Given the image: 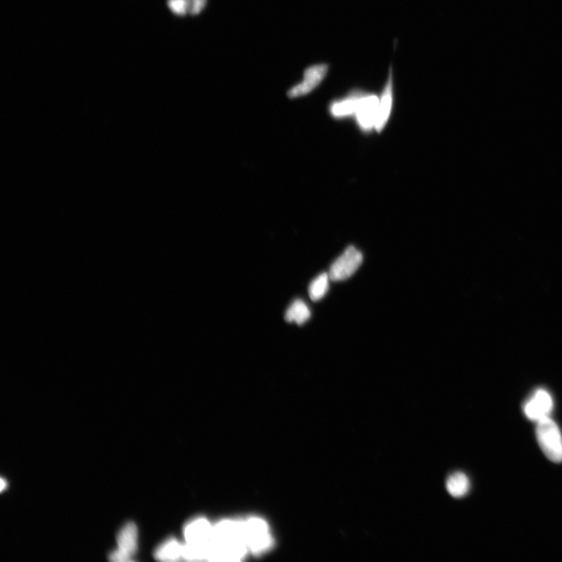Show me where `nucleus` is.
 I'll return each instance as SVG.
<instances>
[{"mask_svg": "<svg viewBox=\"0 0 562 562\" xmlns=\"http://www.w3.org/2000/svg\"><path fill=\"white\" fill-rule=\"evenodd\" d=\"M118 549L132 557L138 550V528L135 523H127L118 535Z\"/></svg>", "mask_w": 562, "mask_h": 562, "instance_id": "nucleus-11", "label": "nucleus"}, {"mask_svg": "<svg viewBox=\"0 0 562 562\" xmlns=\"http://www.w3.org/2000/svg\"><path fill=\"white\" fill-rule=\"evenodd\" d=\"M446 488L452 497H463L468 494L470 488L469 478L463 472H456L447 481Z\"/></svg>", "mask_w": 562, "mask_h": 562, "instance_id": "nucleus-13", "label": "nucleus"}, {"mask_svg": "<svg viewBox=\"0 0 562 562\" xmlns=\"http://www.w3.org/2000/svg\"><path fill=\"white\" fill-rule=\"evenodd\" d=\"M132 557L129 556V554L121 552L119 549H116V550L112 552L110 554H109V559L111 561L115 562H127L132 561Z\"/></svg>", "mask_w": 562, "mask_h": 562, "instance_id": "nucleus-18", "label": "nucleus"}, {"mask_svg": "<svg viewBox=\"0 0 562 562\" xmlns=\"http://www.w3.org/2000/svg\"><path fill=\"white\" fill-rule=\"evenodd\" d=\"M168 4L175 15L184 16L189 14L190 0H168Z\"/></svg>", "mask_w": 562, "mask_h": 562, "instance_id": "nucleus-16", "label": "nucleus"}, {"mask_svg": "<svg viewBox=\"0 0 562 562\" xmlns=\"http://www.w3.org/2000/svg\"><path fill=\"white\" fill-rule=\"evenodd\" d=\"M393 70L390 67L388 78L380 97L375 131L380 133L385 129L392 112L394 103Z\"/></svg>", "mask_w": 562, "mask_h": 562, "instance_id": "nucleus-9", "label": "nucleus"}, {"mask_svg": "<svg viewBox=\"0 0 562 562\" xmlns=\"http://www.w3.org/2000/svg\"><path fill=\"white\" fill-rule=\"evenodd\" d=\"M213 541L221 545H246L243 523L242 521L233 520L220 522L214 528Z\"/></svg>", "mask_w": 562, "mask_h": 562, "instance_id": "nucleus-5", "label": "nucleus"}, {"mask_svg": "<svg viewBox=\"0 0 562 562\" xmlns=\"http://www.w3.org/2000/svg\"><path fill=\"white\" fill-rule=\"evenodd\" d=\"M536 438L543 452L555 463L562 462V436L554 421L547 417L538 421Z\"/></svg>", "mask_w": 562, "mask_h": 562, "instance_id": "nucleus-1", "label": "nucleus"}, {"mask_svg": "<svg viewBox=\"0 0 562 562\" xmlns=\"http://www.w3.org/2000/svg\"><path fill=\"white\" fill-rule=\"evenodd\" d=\"M214 528L205 519L190 522L184 529L186 544L210 547L214 540Z\"/></svg>", "mask_w": 562, "mask_h": 562, "instance_id": "nucleus-8", "label": "nucleus"}, {"mask_svg": "<svg viewBox=\"0 0 562 562\" xmlns=\"http://www.w3.org/2000/svg\"><path fill=\"white\" fill-rule=\"evenodd\" d=\"M6 482L3 480V479H1V488H0L1 489V491H3L6 488Z\"/></svg>", "mask_w": 562, "mask_h": 562, "instance_id": "nucleus-19", "label": "nucleus"}, {"mask_svg": "<svg viewBox=\"0 0 562 562\" xmlns=\"http://www.w3.org/2000/svg\"><path fill=\"white\" fill-rule=\"evenodd\" d=\"M363 261L362 252L355 246H348L346 250L331 265L329 273L330 280H344L359 269Z\"/></svg>", "mask_w": 562, "mask_h": 562, "instance_id": "nucleus-3", "label": "nucleus"}, {"mask_svg": "<svg viewBox=\"0 0 562 562\" xmlns=\"http://www.w3.org/2000/svg\"><path fill=\"white\" fill-rule=\"evenodd\" d=\"M363 91L356 89L342 99L332 102L330 113L335 119L355 117Z\"/></svg>", "mask_w": 562, "mask_h": 562, "instance_id": "nucleus-10", "label": "nucleus"}, {"mask_svg": "<svg viewBox=\"0 0 562 562\" xmlns=\"http://www.w3.org/2000/svg\"><path fill=\"white\" fill-rule=\"evenodd\" d=\"M311 317V311L302 300H296L294 302L285 314V319L287 322H295L298 325H302L308 321Z\"/></svg>", "mask_w": 562, "mask_h": 562, "instance_id": "nucleus-14", "label": "nucleus"}, {"mask_svg": "<svg viewBox=\"0 0 562 562\" xmlns=\"http://www.w3.org/2000/svg\"><path fill=\"white\" fill-rule=\"evenodd\" d=\"M553 407L554 402L551 394L545 390L540 389L527 402L524 412L529 419L539 421L548 417Z\"/></svg>", "mask_w": 562, "mask_h": 562, "instance_id": "nucleus-7", "label": "nucleus"}, {"mask_svg": "<svg viewBox=\"0 0 562 562\" xmlns=\"http://www.w3.org/2000/svg\"><path fill=\"white\" fill-rule=\"evenodd\" d=\"M380 97L375 94L363 92L355 115L358 126L364 132L375 130Z\"/></svg>", "mask_w": 562, "mask_h": 562, "instance_id": "nucleus-4", "label": "nucleus"}, {"mask_svg": "<svg viewBox=\"0 0 562 562\" xmlns=\"http://www.w3.org/2000/svg\"><path fill=\"white\" fill-rule=\"evenodd\" d=\"M184 545L177 540L170 539L159 546L154 556L156 559L162 561H175L183 559Z\"/></svg>", "mask_w": 562, "mask_h": 562, "instance_id": "nucleus-12", "label": "nucleus"}, {"mask_svg": "<svg viewBox=\"0 0 562 562\" xmlns=\"http://www.w3.org/2000/svg\"><path fill=\"white\" fill-rule=\"evenodd\" d=\"M329 67L325 63L312 66L305 70L303 82L287 93L290 98L303 97L311 93L322 82L327 75Z\"/></svg>", "mask_w": 562, "mask_h": 562, "instance_id": "nucleus-6", "label": "nucleus"}, {"mask_svg": "<svg viewBox=\"0 0 562 562\" xmlns=\"http://www.w3.org/2000/svg\"><path fill=\"white\" fill-rule=\"evenodd\" d=\"M243 523L244 540L248 551L255 554L264 552L272 545V538L267 523L262 519L253 517L242 521Z\"/></svg>", "mask_w": 562, "mask_h": 562, "instance_id": "nucleus-2", "label": "nucleus"}, {"mask_svg": "<svg viewBox=\"0 0 562 562\" xmlns=\"http://www.w3.org/2000/svg\"><path fill=\"white\" fill-rule=\"evenodd\" d=\"M207 0H190L189 14L191 15H199L205 8Z\"/></svg>", "mask_w": 562, "mask_h": 562, "instance_id": "nucleus-17", "label": "nucleus"}, {"mask_svg": "<svg viewBox=\"0 0 562 562\" xmlns=\"http://www.w3.org/2000/svg\"><path fill=\"white\" fill-rule=\"evenodd\" d=\"M329 274L322 273L312 281L309 287V295L314 301L322 299L329 289Z\"/></svg>", "mask_w": 562, "mask_h": 562, "instance_id": "nucleus-15", "label": "nucleus"}]
</instances>
